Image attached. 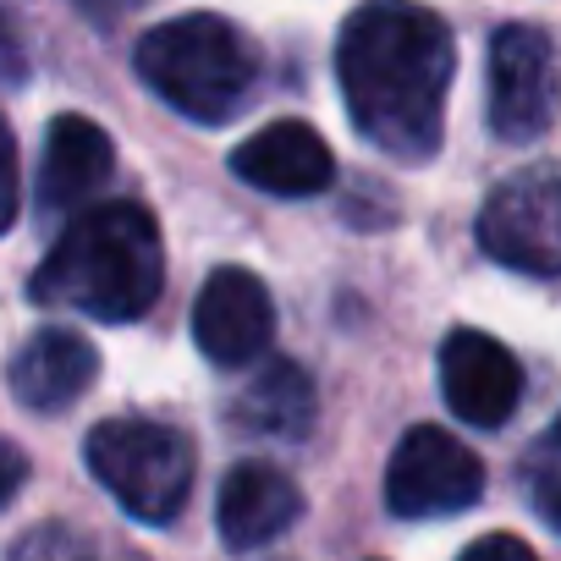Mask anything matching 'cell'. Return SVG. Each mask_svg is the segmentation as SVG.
Returning a JSON list of instances; mask_svg holds the SVG:
<instances>
[{
	"label": "cell",
	"mask_w": 561,
	"mask_h": 561,
	"mask_svg": "<svg viewBox=\"0 0 561 561\" xmlns=\"http://www.w3.org/2000/svg\"><path fill=\"white\" fill-rule=\"evenodd\" d=\"M451 67V28L419 0H364L336 34V78L353 127L408 165L440 149Z\"/></svg>",
	"instance_id": "1"
},
{
	"label": "cell",
	"mask_w": 561,
	"mask_h": 561,
	"mask_svg": "<svg viewBox=\"0 0 561 561\" xmlns=\"http://www.w3.org/2000/svg\"><path fill=\"white\" fill-rule=\"evenodd\" d=\"M165 287L160 226L144 204H100L83 209L50 259L34 270V298L50 309H78L105 325L144 320Z\"/></svg>",
	"instance_id": "2"
},
{
	"label": "cell",
	"mask_w": 561,
	"mask_h": 561,
	"mask_svg": "<svg viewBox=\"0 0 561 561\" xmlns=\"http://www.w3.org/2000/svg\"><path fill=\"white\" fill-rule=\"evenodd\" d=\"M138 78L187 122H231L259 83V45L215 18H171L138 39Z\"/></svg>",
	"instance_id": "3"
},
{
	"label": "cell",
	"mask_w": 561,
	"mask_h": 561,
	"mask_svg": "<svg viewBox=\"0 0 561 561\" xmlns=\"http://www.w3.org/2000/svg\"><path fill=\"white\" fill-rule=\"evenodd\" d=\"M89 473L149 528L176 523V512L193 495V468L198 451L182 430L154 424V419H105L83 440Z\"/></svg>",
	"instance_id": "4"
},
{
	"label": "cell",
	"mask_w": 561,
	"mask_h": 561,
	"mask_svg": "<svg viewBox=\"0 0 561 561\" xmlns=\"http://www.w3.org/2000/svg\"><path fill=\"white\" fill-rule=\"evenodd\" d=\"M484 495V462L440 424H413L386 468V506L402 523H430L468 512Z\"/></svg>",
	"instance_id": "5"
},
{
	"label": "cell",
	"mask_w": 561,
	"mask_h": 561,
	"mask_svg": "<svg viewBox=\"0 0 561 561\" xmlns=\"http://www.w3.org/2000/svg\"><path fill=\"white\" fill-rule=\"evenodd\" d=\"M479 248L523 275H561V165L506 176L479 209Z\"/></svg>",
	"instance_id": "6"
},
{
	"label": "cell",
	"mask_w": 561,
	"mask_h": 561,
	"mask_svg": "<svg viewBox=\"0 0 561 561\" xmlns=\"http://www.w3.org/2000/svg\"><path fill=\"white\" fill-rule=\"evenodd\" d=\"M556 116V50L534 23H506L490 39V127L501 144H528Z\"/></svg>",
	"instance_id": "7"
},
{
	"label": "cell",
	"mask_w": 561,
	"mask_h": 561,
	"mask_svg": "<svg viewBox=\"0 0 561 561\" xmlns=\"http://www.w3.org/2000/svg\"><path fill=\"white\" fill-rule=\"evenodd\" d=\"M275 336V304L264 293V280L242 264H226L204 280V293L193 304V342L209 364H253Z\"/></svg>",
	"instance_id": "8"
},
{
	"label": "cell",
	"mask_w": 561,
	"mask_h": 561,
	"mask_svg": "<svg viewBox=\"0 0 561 561\" xmlns=\"http://www.w3.org/2000/svg\"><path fill=\"white\" fill-rule=\"evenodd\" d=\"M446 408L473 430H501L523 402V369L490 331H451L440 347Z\"/></svg>",
	"instance_id": "9"
},
{
	"label": "cell",
	"mask_w": 561,
	"mask_h": 561,
	"mask_svg": "<svg viewBox=\"0 0 561 561\" xmlns=\"http://www.w3.org/2000/svg\"><path fill=\"white\" fill-rule=\"evenodd\" d=\"M231 171L259 187V193H275V198H309V193H325L331 176H336V160H331V144L309 127V122H270L259 127L253 138L237 144L231 154Z\"/></svg>",
	"instance_id": "10"
},
{
	"label": "cell",
	"mask_w": 561,
	"mask_h": 561,
	"mask_svg": "<svg viewBox=\"0 0 561 561\" xmlns=\"http://www.w3.org/2000/svg\"><path fill=\"white\" fill-rule=\"evenodd\" d=\"M298 517H304V490L270 462H237L220 479L215 528L231 550H259V545L280 539Z\"/></svg>",
	"instance_id": "11"
},
{
	"label": "cell",
	"mask_w": 561,
	"mask_h": 561,
	"mask_svg": "<svg viewBox=\"0 0 561 561\" xmlns=\"http://www.w3.org/2000/svg\"><path fill=\"white\" fill-rule=\"evenodd\" d=\"M116 171V144L100 122L67 111L50 122L45 138V165H39V198L50 209H78L89 204Z\"/></svg>",
	"instance_id": "12"
},
{
	"label": "cell",
	"mask_w": 561,
	"mask_h": 561,
	"mask_svg": "<svg viewBox=\"0 0 561 561\" xmlns=\"http://www.w3.org/2000/svg\"><path fill=\"white\" fill-rule=\"evenodd\" d=\"M100 375V353L78 331H39L12 358V397L34 413L72 408Z\"/></svg>",
	"instance_id": "13"
},
{
	"label": "cell",
	"mask_w": 561,
	"mask_h": 561,
	"mask_svg": "<svg viewBox=\"0 0 561 561\" xmlns=\"http://www.w3.org/2000/svg\"><path fill=\"white\" fill-rule=\"evenodd\" d=\"M314 380L293 364V358H270L248 386L242 397L231 402V419L248 430V435H275V440H298L314 430Z\"/></svg>",
	"instance_id": "14"
},
{
	"label": "cell",
	"mask_w": 561,
	"mask_h": 561,
	"mask_svg": "<svg viewBox=\"0 0 561 561\" xmlns=\"http://www.w3.org/2000/svg\"><path fill=\"white\" fill-rule=\"evenodd\" d=\"M18 220V138L0 116V231H12Z\"/></svg>",
	"instance_id": "15"
},
{
	"label": "cell",
	"mask_w": 561,
	"mask_h": 561,
	"mask_svg": "<svg viewBox=\"0 0 561 561\" xmlns=\"http://www.w3.org/2000/svg\"><path fill=\"white\" fill-rule=\"evenodd\" d=\"M28 484V457H23V446H12V440H0V506H12V495Z\"/></svg>",
	"instance_id": "16"
},
{
	"label": "cell",
	"mask_w": 561,
	"mask_h": 561,
	"mask_svg": "<svg viewBox=\"0 0 561 561\" xmlns=\"http://www.w3.org/2000/svg\"><path fill=\"white\" fill-rule=\"evenodd\" d=\"M468 561H484V556H512V561H534V550L523 545V539H512V534H490V539H473L468 550H462Z\"/></svg>",
	"instance_id": "17"
},
{
	"label": "cell",
	"mask_w": 561,
	"mask_h": 561,
	"mask_svg": "<svg viewBox=\"0 0 561 561\" xmlns=\"http://www.w3.org/2000/svg\"><path fill=\"white\" fill-rule=\"evenodd\" d=\"M545 512H550V523H556V528H561V484H556V490H550V495H545Z\"/></svg>",
	"instance_id": "18"
},
{
	"label": "cell",
	"mask_w": 561,
	"mask_h": 561,
	"mask_svg": "<svg viewBox=\"0 0 561 561\" xmlns=\"http://www.w3.org/2000/svg\"><path fill=\"white\" fill-rule=\"evenodd\" d=\"M0 56H12V39H7V28H0Z\"/></svg>",
	"instance_id": "19"
},
{
	"label": "cell",
	"mask_w": 561,
	"mask_h": 561,
	"mask_svg": "<svg viewBox=\"0 0 561 561\" xmlns=\"http://www.w3.org/2000/svg\"><path fill=\"white\" fill-rule=\"evenodd\" d=\"M556 446H561V419H556Z\"/></svg>",
	"instance_id": "20"
}]
</instances>
